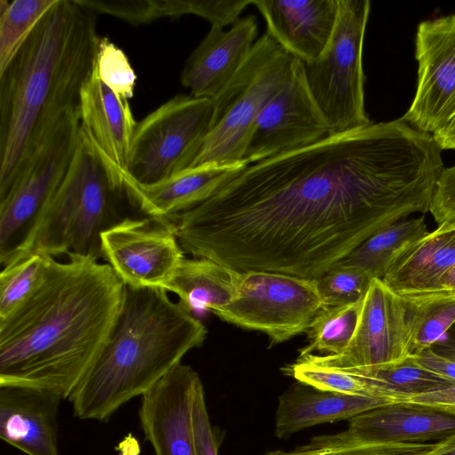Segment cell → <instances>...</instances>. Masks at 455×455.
I'll return each instance as SVG.
<instances>
[{
  "label": "cell",
  "mask_w": 455,
  "mask_h": 455,
  "mask_svg": "<svg viewBox=\"0 0 455 455\" xmlns=\"http://www.w3.org/2000/svg\"><path fill=\"white\" fill-rule=\"evenodd\" d=\"M435 292L455 293V264L442 277Z\"/></svg>",
  "instance_id": "obj_41"
},
{
  "label": "cell",
  "mask_w": 455,
  "mask_h": 455,
  "mask_svg": "<svg viewBox=\"0 0 455 455\" xmlns=\"http://www.w3.org/2000/svg\"><path fill=\"white\" fill-rule=\"evenodd\" d=\"M427 233L423 217L403 219L376 231L337 265L356 267L382 279L396 255Z\"/></svg>",
  "instance_id": "obj_25"
},
{
  "label": "cell",
  "mask_w": 455,
  "mask_h": 455,
  "mask_svg": "<svg viewBox=\"0 0 455 455\" xmlns=\"http://www.w3.org/2000/svg\"><path fill=\"white\" fill-rule=\"evenodd\" d=\"M372 387L381 398L407 402L410 398L443 389L455 383L421 367L411 355L396 363L378 367L343 368Z\"/></svg>",
  "instance_id": "obj_26"
},
{
  "label": "cell",
  "mask_w": 455,
  "mask_h": 455,
  "mask_svg": "<svg viewBox=\"0 0 455 455\" xmlns=\"http://www.w3.org/2000/svg\"><path fill=\"white\" fill-rule=\"evenodd\" d=\"M431 348L438 355L455 360V324Z\"/></svg>",
  "instance_id": "obj_38"
},
{
  "label": "cell",
  "mask_w": 455,
  "mask_h": 455,
  "mask_svg": "<svg viewBox=\"0 0 455 455\" xmlns=\"http://www.w3.org/2000/svg\"><path fill=\"white\" fill-rule=\"evenodd\" d=\"M192 422L196 455H219L220 440L210 421L202 381L195 393Z\"/></svg>",
  "instance_id": "obj_34"
},
{
  "label": "cell",
  "mask_w": 455,
  "mask_h": 455,
  "mask_svg": "<svg viewBox=\"0 0 455 455\" xmlns=\"http://www.w3.org/2000/svg\"><path fill=\"white\" fill-rule=\"evenodd\" d=\"M207 331L163 288L125 286L124 303L108 342L68 396L80 419L107 421L124 403L142 396Z\"/></svg>",
  "instance_id": "obj_4"
},
{
  "label": "cell",
  "mask_w": 455,
  "mask_h": 455,
  "mask_svg": "<svg viewBox=\"0 0 455 455\" xmlns=\"http://www.w3.org/2000/svg\"><path fill=\"white\" fill-rule=\"evenodd\" d=\"M411 357L421 367L455 383V360L427 347L413 353Z\"/></svg>",
  "instance_id": "obj_36"
},
{
  "label": "cell",
  "mask_w": 455,
  "mask_h": 455,
  "mask_svg": "<svg viewBox=\"0 0 455 455\" xmlns=\"http://www.w3.org/2000/svg\"><path fill=\"white\" fill-rule=\"evenodd\" d=\"M124 199L116 171L80 131L64 180L18 254L37 251L53 258L65 254L102 259L101 234L127 217Z\"/></svg>",
  "instance_id": "obj_5"
},
{
  "label": "cell",
  "mask_w": 455,
  "mask_h": 455,
  "mask_svg": "<svg viewBox=\"0 0 455 455\" xmlns=\"http://www.w3.org/2000/svg\"><path fill=\"white\" fill-rule=\"evenodd\" d=\"M293 60L267 32L256 40L236 74L212 99V128L186 170L244 164L242 157L255 122L289 77Z\"/></svg>",
  "instance_id": "obj_6"
},
{
  "label": "cell",
  "mask_w": 455,
  "mask_h": 455,
  "mask_svg": "<svg viewBox=\"0 0 455 455\" xmlns=\"http://www.w3.org/2000/svg\"><path fill=\"white\" fill-rule=\"evenodd\" d=\"M101 254L132 288H164L185 258L167 219L150 216H127L105 230Z\"/></svg>",
  "instance_id": "obj_11"
},
{
  "label": "cell",
  "mask_w": 455,
  "mask_h": 455,
  "mask_svg": "<svg viewBox=\"0 0 455 455\" xmlns=\"http://www.w3.org/2000/svg\"><path fill=\"white\" fill-rule=\"evenodd\" d=\"M53 257L37 251L22 252L2 266L0 321L21 307L43 283Z\"/></svg>",
  "instance_id": "obj_28"
},
{
  "label": "cell",
  "mask_w": 455,
  "mask_h": 455,
  "mask_svg": "<svg viewBox=\"0 0 455 455\" xmlns=\"http://www.w3.org/2000/svg\"><path fill=\"white\" fill-rule=\"evenodd\" d=\"M415 58L416 93L402 118L433 135L455 117V14L419 25Z\"/></svg>",
  "instance_id": "obj_13"
},
{
  "label": "cell",
  "mask_w": 455,
  "mask_h": 455,
  "mask_svg": "<svg viewBox=\"0 0 455 455\" xmlns=\"http://www.w3.org/2000/svg\"><path fill=\"white\" fill-rule=\"evenodd\" d=\"M441 149H455V117L443 130L433 134Z\"/></svg>",
  "instance_id": "obj_39"
},
{
  "label": "cell",
  "mask_w": 455,
  "mask_h": 455,
  "mask_svg": "<svg viewBox=\"0 0 455 455\" xmlns=\"http://www.w3.org/2000/svg\"><path fill=\"white\" fill-rule=\"evenodd\" d=\"M407 403L423 404L455 414V385L413 396Z\"/></svg>",
  "instance_id": "obj_37"
},
{
  "label": "cell",
  "mask_w": 455,
  "mask_h": 455,
  "mask_svg": "<svg viewBox=\"0 0 455 455\" xmlns=\"http://www.w3.org/2000/svg\"><path fill=\"white\" fill-rule=\"evenodd\" d=\"M200 382L197 372L180 363L141 396L140 426L156 455H196L192 410Z\"/></svg>",
  "instance_id": "obj_15"
},
{
  "label": "cell",
  "mask_w": 455,
  "mask_h": 455,
  "mask_svg": "<svg viewBox=\"0 0 455 455\" xmlns=\"http://www.w3.org/2000/svg\"><path fill=\"white\" fill-rule=\"evenodd\" d=\"M80 131L116 169L125 171L137 122L129 100L115 93L95 68L81 91Z\"/></svg>",
  "instance_id": "obj_19"
},
{
  "label": "cell",
  "mask_w": 455,
  "mask_h": 455,
  "mask_svg": "<svg viewBox=\"0 0 455 455\" xmlns=\"http://www.w3.org/2000/svg\"><path fill=\"white\" fill-rule=\"evenodd\" d=\"M213 115L212 99L171 98L137 123L124 172L148 185L186 170L210 132Z\"/></svg>",
  "instance_id": "obj_9"
},
{
  "label": "cell",
  "mask_w": 455,
  "mask_h": 455,
  "mask_svg": "<svg viewBox=\"0 0 455 455\" xmlns=\"http://www.w3.org/2000/svg\"><path fill=\"white\" fill-rule=\"evenodd\" d=\"M258 36L257 18H240L232 27L212 26L186 60L180 82L196 98L213 99L247 59Z\"/></svg>",
  "instance_id": "obj_16"
},
{
  "label": "cell",
  "mask_w": 455,
  "mask_h": 455,
  "mask_svg": "<svg viewBox=\"0 0 455 455\" xmlns=\"http://www.w3.org/2000/svg\"><path fill=\"white\" fill-rule=\"evenodd\" d=\"M429 212L438 226L455 224V165L444 168L440 174Z\"/></svg>",
  "instance_id": "obj_35"
},
{
  "label": "cell",
  "mask_w": 455,
  "mask_h": 455,
  "mask_svg": "<svg viewBox=\"0 0 455 455\" xmlns=\"http://www.w3.org/2000/svg\"><path fill=\"white\" fill-rule=\"evenodd\" d=\"M390 403L394 402L320 390L299 382L278 398L275 435L286 439L315 425L349 420L364 411Z\"/></svg>",
  "instance_id": "obj_23"
},
{
  "label": "cell",
  "mask_w": 455,
  "mask_h": 455,
  "mask_svg": "<svg viewBox=\"0 0 455 455\" xmlns=\"http://www.w3.org/2000/svg\"><path fill=\"white\" fill-rule=\"evenodd\" d=\"M347 430L369 443H437L455 433V414L394 402L350 419Z\"/></svg>",
  "instance_id": "obj_20"
},
{
  "label": "cell",
  "mask_w": 455,
  "mask_h": 455,
  "mask_svg": "<svg viewBox=\"0 0 455 455\" xmlns=\"http://www.w3.org/2000/svg\"><path fill=\"white\" fill-rule=\"evenodd\" d=\"M329 135V125L307 86L304 63L294 58L289 77L259 113L242 163H258L312 145Z\"/></svg>",
  "instance_id": "obj_12"
},
{
  "label": "cell",
  "mask_w": 455,
  "mask_h": 455,
  "mask_svg": "<svg viewBox=\"0 0 455 455\" xmlns=\"http://www.w3.org/2000/svg\"><path fill=\"white\" fill-rule=\"evenodd\" d=\"M443 163L403 118L243 166L169 216L184 252L316 280L381 228L429 212Z\"/></svg>",
  "instance_id": "obj_1"
},
{
  "label": "cell",
  "mask_w": 455,
  "mask_h": 455,
  "mask_svg": "<svg viewBox=\"0 0 455 455\" xmlns=\"http://www.w3.org/2000/svg\"><path fill=\"white\" fill-rule=\"evenodd\" d=\"M455 264V224H443L405 246L381 279L401 297L434 293Z\"/></svg>",
  "instance_id": "obj_22"
},
{
  "label": "cell",
  "mask_w": 455,
  "mask_h": 455,
  "mask_svg": "<svg viewBox=\"0 0 455 455\" xmlns=\"http://www.w3.org/2000/svg\"><path fill=\"white\" fill-rule=\"evenodd\" d=\"M80 137V114L60 120L20 167L0 199V263L23 248L43 212L64 180Z\"/></svg>",
  "instance_id": "obj_8"
},
{
  "label": "cell",
  "mask_w": 455,
  "mask_h": 455,
  "mask_svg": "<svg viewBox=\"0 0 455 455\" xmlns=\"http://www.w3.org/2000/svg\"><path fill=\"white\" fill-rule=\"evenodd\" d=\"M100 40L94 12L57 0L0 72V199L46 134L79 112Z\"/></svg>",
  "instance_id": "obj_3"
},
{
  "label": "cell",
  "mask_w": 455,
  "mask_h": 455,
  "mask_svg": "<svg viewBox=\"0 0 455 455\" xmlns=\"http://www.w3.org/2000/svg\"><path fill=\"white\" fill-rule=\"evenodd\" d=\"M241 272L205 258H184L163 288L189 313L215 314L237 296Z\"/></svg>",
  "instance_id": "obj_24"
},
{
  "label": "cell",
  "mask_w": 455,
  "mask_h": 455,
  "mask_svg": "<svg viewBox=\"0 0 455 455\" xmlns=\"http://www.w3.org/2000/svg\"><path fill=\"white\" fill-rule=\"evenodd\" d=\"M436 443H369L347 429L313 437L291 451H270L265 455H425Z\"/></svg>",
  "instance_id": "obj_29"
},
{
  "label": "cell",
  "mask_w": 455,
  "mask_h": 455,
  "mask_svg": "<svg viewBox=\"0 0 455 455\" xmlns=\"http://www.w3.org/2000/svg\"><path fill=\"white\" fill-rule=\"evenodd\" d=\"M425 455H455V433L437 442Z\"/></svg>",
  "instance_id": "obj_40"
},
{
  "label": "cell",
  "mask_w": 455,
  "mask_h": 455,
  "mask_svg": "<svg viewBox=\"0 0 455 455\" xmlns=\"http://www.w3.org/2000/svg\"><path fill=\"white\" fill-rule=\"evenodd\" d=\"M94 68L115 93L127 100L132 98L136 84L134 70L124 51L108 37H100Z\"/></svg>",
  "instance_id": "obj_33"
},
{
  "label": "cell",
  "mask_w": 455,
  "mask_h": 455,
  "mask_svg": "<svg viewBox=\"0 0 455 455\" xmlns=\"http://www.w3.org/2000/svg\"><path fill=\"white\" fill-rule=\"evenodd\" d=\"M244 164L206 166L184 170L165 180L144 185L114 168L129 204L146 216L166 218L197 204Z\"/></svg>",
  "instance_id": "obj_21"
},
{
  "label": "cell",
  "mask_w": 455,
  "mask_h": 455,
  "mask_svg": "<svg viewBox=\"0 0 455 455\" xmlns=\"http://www.w3.org/2000/svg\"><path fill=\"white\" fill-rule=\"evenodd\" d=\"M315 280L283 273L241 272L236 298L214 315L266 334L272 345L307 332L323 307Z\"/></svg>",
  "instance_id": "obj_10"
},
{
  "label": "cell",
  "mask_w": 455,
  "mask_h": 455,
  "mask_svg": "<svg viewBox=\"0 0 455 455\" xmlns=\"http://www.w3.org/2000/svg\"><path fill=\"white\" fill-rule=\"evenodd\" d=\"M61 399L49 390L0 387V438L27 455H59Z\"/></svg>",
  "instance_id": "obj_18"
},
{
  "label": "cell",
  "mask_w": 455,
  "mask_h": 455,
  "mask_svg": "<svg viewBox=\"0 0 455 455\" xmlns=\"http://www.w3.org/2000/svg\"><path fill=\"white\" fill-rule=\"evenodd\" d=\"M362 301L342 306L323 307L307 331L308 343L300 350L299 356L315 353H317V355L340 354L354 335Z\"/></svg>",
  "instance_id": "obj_30"
},
{
  "label": "cell",
  "mask_w": 455,
  "mask_h": 455,
  "mask_svg": "<svg viewBox=\"0 0 455 455\" xmlns=\"http://www.w3.org/2000/svg\"><path fill=\"white\" fill-rule=\"evenodd\" d=\"M267 33L291 56L304 63L318 58L336 27L339 0H252Z\"/></svg>",
  "instance_id": "obj_17"
},
{
  "label": "cell",
  "mask_w": 455,
  "mask_h": 455,
  "mask_svg": "<svg viewBox=\"0 0 455 455\" xmlns=\"http://www.w3.org/2000/svg\"><path fill=\"white\" fill-rule=\"evenodd\" d=\"M333 35L322 54L304 63L309 91L331 134L371 124L364 108L363 47L371 11L369 0H339Z\"/></svg>",
  "instance_id": "obj_7"
},
{
  "label": "cell",
  "mask_w": 455,
  "mask_h": 455,
  "mask_svg": "<svg viewBox=\"0 0 455 455\" xmlns=\"http://www.w3.org/2000/svg\"><path fill=\"white\" fill-rule=\"evenodd\" d=\"M401 298L406 311L412 354L431 347L455 324V293L435 292Z\"/></svg>",
  "instance_id": "obj_27"
},
{
  "label": "cell",
  "mask_w": 455,
  "mask_h": 455,
  "mask_svg": "<svg viewBox=\"0 0 455 455\" xmlns=\"http://www.w3.org/2000/svg\"><path fill=\"white\" fill-rule=\"evenodd\" d=\"M373 279L359 267L336 265L315 283L323 307L342 306L362 301Z\"/></svg>",
  "instance_id": "obj_32"
},
{
  "label": "cell",
  "mask_w": 455,
  "mask_h": 455,
  "mask_svg": "<svg viewBox=\"0 0 455 455\" xmlns=\"http://www.w3.org/2000/svg\"><path fill=\"white\" fill-rule=\"evenodd\" d=\"M124 290L108 263L53 258L38 290L0 321V387L44 389L68 399L108 342Z\"/></svg>",
  "instance_id": "obj_2"
},
{
  "label": "cell",
  "mask_w": 455,
  "mask_h": 455,
  "mask_svg": "<svg viewBox=\"0 0 455 455\" xmlns=\"http://www.w3.org/2000/svg\"><path fill=\"white\" fill-rule=\"evenodd\" d=\"M57 0H0V72Z\"/></svg>",
  "instance_id": "obj_31"
},
{
  "label": "cell",
  "mask_w": 455,
  "mask_h": 455,
  "mask_svg": "<svg viewBox=\"0 0 455 455\" xmlns=\"http://www.w3.org/2000/svg\"><path fill=\"white\" fill-rule=\"evenodd\" d=\"M412 354L406 311L400 296L374 278L363 301L357 325L339 355H308L317 364L335 368L378 367L400 363Z\"/></svg>",
  "instance_id": "obj_14"
}]
</instances>
